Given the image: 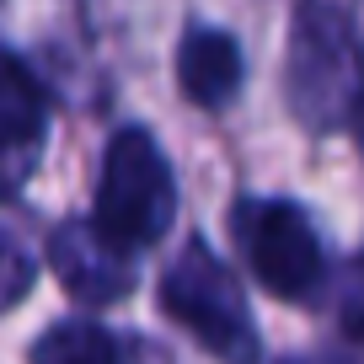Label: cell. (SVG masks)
Segmentation results:
<instances>
[{
  "mask_svg": "<svg viewBox=\"0 0 364 364\" xmlns=\"http://www.w3.org/2000/svg\"><path fill=\"white\" fill-rule=\"evenodd\" d=\"M353 134H359V150H364V97H359V107H353Z\"/></svg>",
  "mask_w": 364,
  "mask_h": 364,
  "instance_id": "obj_10",
  "label": "cell"
},
{
  "mask_svg": "<svg viewBox=\"0 0 364 364\" xmlns=\"http://www.w3.org/2000/svg\"><path fill=\"white\" fill-rule=\"evenodd\" d=\"M236 241L247 252L252 273L273 289L279 300H306L321 284V241L311 220L284 198L241 204L236 215Z\"/></svg>",
  "mask_w": 364,
  "mask_h": 364,
  "instance_id": "obj_4",
  "label": "cell"
},
{
  "mask_svg": "<svg viewBox=\"0 0 364 364\" xmlns=\"http://www.w3.org/2000/svg\"><path fill=\"white\" fill-rule=\"evenodd\" d=\"M48 257H54V273L65 279V289H75V295H86V300H113V295H124L129 279H134L124 252H113L91 225H80V220H70V225L54 230Z\"/></svg>",
  "mask_w": 364,
  "mask_h": 364,
  "instance_id": "obj_6",
  "label": "cell"
},
{
  "mask_svg": "<svg viewBox=\"0 0 364 364\" xmlns=\"http://www.w3.org/2000/svg\"><path fill=\"white\" fill-rule=\"evenodd\" d=\"M171 215H177V182H171L161 145L145 129H118L102 156V177H97L91 230L113 252H139L166 236Z\"/></svg>",
  "mask_w": 364,
  "mask_h": 364,
  "instance_id": "obj_1",
  "label": "cell"
},
{
  "mask_svg": "<svg viewBox=\"0 0 364 364\" xmlns=\"http://www.w3.org/2000/svg\"><path fill=\"white\" fill-rule=\"evenodd\" d=\"M33 364H118V338L91 321H59L33 343Z\"/></svg>",
  "mask_w": 364,
  "mask_h": 364,
  "instance_id": "obj_8",
  "label": "cell"
},
{
  "mask_svg": "<svg viewBox=\"0 0 364 364\" xmlns=\"http://www.w3.org/2000/svg\"><path fill=\"white\" fill-rule=\"evenodd\" d=\"M48 134V97L33 75L22 70V59L0 54V177L16 182L38 166Z\"/></svg>",
  "mask_w": 364,
  "mask_h": 364,
  "instance_id": "obj_5",
  "label": "cell"
},
{
  "mask_svg": "<svg viewBox=\"0 0 364 364\" xmlns=\"http://www.w3.org/2000/svg\"><path fill=\"white\" fill-rule=\"evenodd\" d=\"M364 97V59L353 27L332 6H306L289 33V102L311 124H338Z\"/></svg>",
  "mask_w": 364,
  "mask_h": 364,
  "instance_id": "obj_2",
  "label": "cell"
},
{
  "mask_svg": "<svg viewBox=\"0 0 364 364\" xmlns=\"http://www.w3.org/2000/svg\"><path fill=\"white\" fill-rule=\"evenodd\" d=\"M161 311L177 327H188L220 359H230V364L252 359V316L241 306V289L209 257L204 241H188V252L166 268V279H161Z\"/></svg>",
  "mask_w": 364,
  "mask_h": 364,
  "instance_id": "obj_3",
  "label": "cell"
},
{
  "mask_svg": "<svg viewBox=\"0 0 364 364\" xmlns=\"http://www.w3.org/2000/svg\"><path fill=\"white\" fill-rule=\"evenodd\" d=\"M22 209H6L0 204V311L16 306V300L27 295V284H33L38 273V257L33 247H27V230H22Z\"/></svg>",
  "mask_w": 364,
  "mask_h": 364,
  "instance_id": "obj_9",
  "label": "cell"
},
{
  "mask_svg": "<svg viewBox=\"0 0 364 364\" xmlns=\"http://www.w3.org/2000/svg\"><path fill=\"white\" fill-rule=\"evenodd\" d=\"M177 80L188 91V102L198 107H225L241 91V48L230 33L215 27H193L177 48Z\"/></svg>",
  "mask_w": 364,
  "mask_h": 364,
  "instance_id": "obj_7",
  "label": "cell"
}]
</instances>
